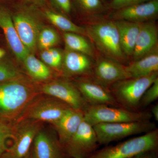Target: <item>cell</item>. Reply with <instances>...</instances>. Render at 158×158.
Listing matches in <instances>:
<instances>
[{"mask_svg":"<svg viewBox=\"0 0 158 158\" xmlns=\"http://www.w3.org/2000/svg\"><path fill=\"white\" fill-rule=\"evenodd\" d=\"M39 94L19 79L0 83V121L12 124Z\"/></svg>","mask_w":158,"mask_h":158,"instance_id":"1","label":"cell"},{"mask_svg":"<svg viewBox=\"0 0 158 158\" xmlns=\"http://www.w3.org/2000/svg\"><path fill=\"white\" fill-rule=\"evenodd\" d=\"M158 130L156 128L114 145H107L95 151L88 158H130L139 154L157 151Z\"/></svg>","mask_w":158,"mask_h":158,"instance_id":"2","label":"cell"},{"mask_svg":"<svg viewBox=\"0 0 158 158\" xmlns=\"http://www.w3.org/2000/svg\"><path fill=\"white\" fill-rule=\"evenodd\" d=\"M158 75L157 72L142 77L124 79L114 83L109 89L120 107L138 111L142 95Z\"/></svg>","mask_w":158,"mask_h":158,"instance_id":"3","label":"cell"},{"mask_svg":"<svg viewBox=\"0 0 158 158\" xmlns=\"http://www.w3.org/2000/svg\"><path fill=\"white\" fill-rule=\"evenodd\" d=\"M45 95L40 96L39 94L36 96L13 123L26 119H31L42 123L48 122L53 125L71 109L60 100Z\"/></svg>","mask_w":158,"mask_h":158,"instance_id":"4","label":"cell"},{"mask_svg":"<svg viewBox=\"0 0 158 158\" xmlns=\"http://www.w3.org/2000/svg\"><path fill=\"white\" fill-rule=\"evenodd\" d=\"M84 120L92 126L101 123H115L150 120L148 111H133L107 105L88 106L84 112Z\"/></svg>","mask_w":158,"mask_h":158,"instance_id":"5","label":"cell"},{"mask_svg":"<svg viewBox=\"0 0 158 158\" xmlns=\"http://www.w3.org/2000/svg\"><path fill=\"white\" fill-rule=\"evenodd\" d=\"M85 30L86 34L102 53L116 61L124 59L115 21L95 23L88 26Z\"/></svg>","mask_w":158,"mask_h":158,"instance_id":"6","label":"cell"},{"mask_svg":"<svg viewBox=\"0 0 158 158\" xmlns=\"http://www.w3.org/2000/svg\"><path fill=\"white\" fill-rule=\"evenodd\" d=\"M99 145H107L111 142L134 135L145 134L156 129L150 120L115 123H101L94 125Z\"/></svg>","mask_w":158,"mask_h":158,"instance_id":"7","label":"cell"},{"mask_svg":"<svg viewBox=\"0 0 158 158\" xmlns=\"http://www.w3.org/2000/svg\"><path fill=\"white\" fill-rule=\"evenodd\" d=\"M99 145L93 126L84 120L63 149L67 157L88 158Z\"/></svg>","mask_w":158,"mask_h":158,"instance_id":"8","label":"cell"},{"mask_svg":"<svg viewBox=\"0 0 158 158\" xmlns=\"http://www.w3.org/2000/svg\"><path fill=\"white\" fill-rule=\"evenodd\" d=\"M12 125V144L8 151L13 158H23L30 152L34 138L42 129L43 123L26 119Z\"/></svg>","mask_w":158,"mask_h":158,"instance_id":"9","label":"cell"},{"mask_svg":"<svg viewBox=\"0 0 158 158\" xmlns=\"http://www.w3.org/2000/svg\"><path fill=\"white\" fill-rule=\"evenodd\" d=\"M38 92L58 99L73 109L84 112L88 106L76 85L66 80L47 82L40 86Z\"/></svg>","mask_w":158,"mask_h":158,"instance_id":"10","label":"cell"},{"mask_svg":"<svg viewBox=\"0 0 158 158\" xmlns=\"http://www.w3.org/2000/svg\"><path fill=\"white\" fill-rule=\"evenodd\" d=\"M90 77L81 79L74 84L88 106L119 107L110 90L90 79Z\"/></svg>","mask_w":158,"mask_h":158,"instance_id":"11","label":"cell"},{"mask_svg":"<svg viewBox=\"0 0 158 158\" xmlns=\"http://www.w3.org/2000/svg\"><path fill=\"white\" fill-rule=\"evenodd\" d=\"M158 14V0H150L115 10L112 18L115 20L143 23L152 21Z\"/></svg>","mask_w":158,"mask_h":158,"instance_id":"12","label":"cell"},{"mask_svg":"<svg viewBox=\"0 0 158 158\" xmlns=\"http://www.w3.org/2000/svg\"><path fill=\"white\" fill-rule=\"evenodd\" d=\"M31 158L66 157L58 137L41 129L37 134L30 150Z\"/></svg>","mask_w":158,"mask_h":158,"instance_id":"13","label":"cell"},{"mask_svg":"<svg viewBox=\"0 0 158 158\" xmlns=\"http://www.w3.org/2000/svg\"><path fill=\"white\" fill-rule=\"evenodd\" d=\"M92 77L108 89L114 83L128 78L124 66L116 61L105 59L98 60L94 65Z\"/></svg>","mask_w":158,"mask_h":158,"instance_id":"14","label":"cell"},{"mask_svg":"<svg viewBox=\"0 0 158 158\" xmlns=\"http://www.w3.org/2000/svg\"><path fill=\"white\" fill-rule=\"evenodd\" d=\"M15 27L24 45L30 52L35 49L40 33L36 19L26 11H19L12 18Z\"/></svg>","mask_w":158,"mask_h":158,"instance_id":"15","label":"cell"},{"mask_svg":"<svg viewBox=\"0 0 158 158\" xmlns=\"http://www.w3.org/2000/svg\"><path fill=\"white\" fill-rule=\"evenodd\" d=\"M90 56L66 49L62 66L65 74L69 76H92L93 65Z\"/></svg>","mask_w":158,"mask_h":158,"instance_id":"16","label":"cell"},{"mask_svg":"<svg viewBox=\"0 0 158 158\" xmlns=\"http://www.w3.org/2000/svg\"><path fill=\"white\" fill-rule=\"evenodd\" d=\"M84 120V111L71 108L59 121L52 125L62 148L76 132Z\"/></svg>","mask_w":158,"mask_h":158,"instance_id":"17","label":"cell"},{"mask_svg":"<svg viewBox=\"0 0 158 158\" xmlns=\"http://www.w3.org/2000/svg\"><path fill=\"white\" fill-rule=\"evenodd\" d=\"M158 30L152 21L141 23L132 56L134 61L138 60L156 48Z\"/></svg>","mask_w":158,"mask_h":158,"instance_id":"18","label":"cell"},{"mask_svg":"<svg viewBox=\"0 0 158 158\" xmlns=\"http://www.w3.org/2000/svg\"><path fill=\"white\" fill-rule=\"evenodd\" d=\"M0 27L15 56L19 61H23L30 52L21 41L10 14L4 9L0 10Z\"/></svg>","mask_w":158,"mask_h":158,"instance_id":"19","label":"cell"},{"mask_svg":"<svg viewBox=\"0 0 158 158\" xmlns=\"http://www.w3.org/2000/svg\"><path fill=\"white\" fill-rule=\"evenodd\" d=\"M128 78L142 77L150 75L158 71L157 48L138 60L133 61L124 66Z\"/></svg>","mask_w":158,"mask_h":158,"instance_id":"20","label":"cell"},{"mask_svg":"<svg viewBox=\"0 0 158 158\" xmlns=\"http://www.w3.org/2000/svg\"><path fill=\"white\" fill-rule=\"evenodd\" d=\"M118 32L122 50L125 56H132L141 23L115 21Z\"/></svg>","mask_w":158,"mask_h":158,"instance_id":"21","label":"cell"},{"mask_svg":"<svg viewBox=\"0 0 158 158\" xmlns=\"http://www.w3.org/2000/svg\"><path fill=\"white\" fill-rule=\"evenodd\" d=\"M23 62L27 72L32 78L37 81L43 82L52 77V73L45 63L29 54Z\"/></svg>","mask_w":158,"mask_h":158,"instance_id":"22","label":"cell"},{"mask_svg":"<svg viewBox=\"0 0 158 158\" xmlns=\"http://www.w3.org/2000/svg\"><path fill=\"white\" fill-rule=\"evenodd\" d=\"M66 49L82 53L90 57L93 56L92 46L82 35L76 33L65 32L63 34Z\"/></svg>","mask_w":158,"mask_h":158,"instance_id":"23","label":"cell"},{"mask_svg":"<svg viewBox=\"0 0 158 158\" xmlns=\"http://www.w3.org/2000/svg\"><path fill=\"white\" fill-rule=\"evenodd\" d=\"M44 15L54 25L65 32L76 33L81 35L86 34L85 29L77 25L62 14L50 10H47L44 12Z\"/></svg>","mask_w":158,"mask_h":158,"instance_id":"24","label":"cell"},{"mask_svg":"<svg viewBox=\"0 0 158 158\" xmlns=\"http://www.w3.org/2000/svg\"><path fill=\"white\" fill-rule=\"evenodd\" d=\"M60 41V36L56 31L51 28H45L40 32L37 44L40 48L44 50L52 48Z\"/></svg>","mask_w":158,"mask_h":158,"instance_id":"25","label":"cell"},{"mask_svg":"<svg viewBox=\"0 0 158 158\" xmlns=\"http://www.w3.org/2000/svg\"><path fill=\"white\" fill-rule=\"evenodd\" d=\"M12 135V124L0 121V157L11 148Z\"/></svg>","mask_w":158,"mask_h":158,"instance_id":"26","label":"cell"},{"mask_svg":"<svg viewBox=\"0 0 158 158\" xmlns=\"http://www.w3.org/2000/svg\"><path fill=\"white\" fill-rule=\"evenodd\" d=\"M158 98V78L148 88L141 97L139 109L152 103Z\"/></svg>","mask_w":158,"mask_h":158,"instance_id":"27","label":"cell"},{"mask_svg":"<svg viewBox=\"0 0 158 158\" xmlns=\"http://www.w3.org/2000/svg\"><path fill=\"white\" fill-rule=\"evenodd\" d=\"M81 9L88 14H95L102 11V0H76Z\"/></svg>","mask_w":158,"mask_h":158,"instance_id":"28","label":"cell"},{"mask_svg":"<svg viewBox=\"0 0 158 158\" xmlns=\"http://www.w3.org/2000/svg\"><path fill=\"white\" fill-rule=\"evenodd\" d=\"M20 74L13 66L0 62V83L19 79Z\"/></svg>","mask_w":158,"mask_h":158,"instance_id":"29","label":"cell"},{"mask_svg":"<svg viewBox=\"0 0 158 158\" xmlns=\"http://www.w3.org/2000/svg\"><path fill=\"white\" fill-rule=\"evenodd\" d=\"M150 0H111L110 7L113 10H116L132 5L140 4Z\"/></svg>","mask_w":158,"mask_h":158,"instance_id":"30","label":"cell"},{"mask_svg":"<svg viewBox=\"0 0 158 158\" xmlns=\"http://www.w3.org/2000/svg\"><path fill=\"white\" fill-rule=\"evenodd\" d=\"M40 57L44 63L52 68L59 69L62 67V65L57 62L56 60L51 53L49 49L44 50L43 51L40 55Z\"/></svg>","mask_w":158,"mask_h":158,"instance_id":"31","label":"cell"},{"mask_svg":"<svg viewBox=\"0 0 158 158\" xmlns=\"http://www.w3.org/2000/svg\"><path fill=\"white\" fill-rule=\"evenodd\" d=\"M54 6L64 13L69 14L72 9L71 0H51Z\"/></svg>","mask_w":158,"mask_h":158,"instance_id":"32","label":"cell"},{"mask_svg":"<svg viewBox=\"0 0 158 158\" xmlns=\"http://www.w3.org/2000/svg\"><path fill=\"white\" fill-rule=\"evenodd\" d=\"M130 158H158L157 151L142 153Z\"/></svg>","mask_w":158,"mask_h":158,"instance_id":"33","label":"cell"},{"mask_svg":"<svg viewBox=\"0 0 158 158\" xmlns=\"http://www.w3.org/2000/svg\"><path fill=\"white\" fill-rule=\"evenodd\" d=\"M150 113L152 117L154 118L156 121H158V105H155L153 106L151 110Z\"/></svg>","mask_w":158,"mask_h":158,"instance_id":"34","label":"cell"},{"mask_svg":"<svg viewBox=\"0 0 158 158\" xmlns=\"http://www.w3.org/2000/svg\"><path fill=\"white\" fill-rule=\"evenodd\" d=\"M0 158H13L8 151L6 152L0 157Z\"/></svg>","mask_w":158,"mask_h":158,"instance_id":"35","label":"cell"},{"mask_svg":"<svg viewBox=\"0 0 158 158\" xmlns=\"http://www.w3.org/2000/svg\"><path fill=\"white\" fill-rule=\"evenodd\" d=\"M5 54H6V52H5V50H3V49L0 48V59L4 57Z\"/></svg>","mask_w":158,"mask_h":158,"instance_id":"36","label":"cell"},{"mask_svg":"<svg viewBox=\"0 0 158 158\" xmlns=\"http://www.w3.org/2000/svg\"><path fill=\"white\" fill-rule=\"evenodd\" d=\"M35 2L38 3L39 4H43L44 3L45 0H33Z\"/></svg>","mask_w":158,"mask_h":158,"instance_id":"37","label":"cell"},{"mask_svg":"<svg viewBox=\"0 0 158 158\" xmlns=\"http://www.w3.org/2000/svg\"><path fill=\"white\" fill-rule=\"evenodd\" d=\"M23 158H31V155H30V152L27 154V155Z\"/></svg>","mask_w":158,"mask_h":158,"instance_id":"38","label":"cell"},{"mask_svg":"<svg viewBox=\"0 0 158 158\" xmlns=\"http://www.w3.org/2000/svg\"><path fill=\"white\" fill-rule=\"evenodd\" d=\"M65 158H69L67 157H65Z\"/></svg>","mask_w":158,"mask_h":158,"instance_id":"39","label":"cell"}]
</instances>
